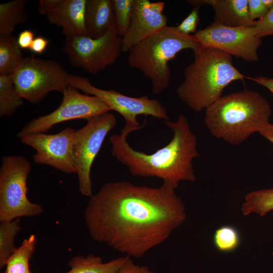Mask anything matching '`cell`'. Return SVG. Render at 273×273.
I'll return each mask as SVG.
<instances>
[{"label": "cell", "instance_id": "obj_1", "mask_svg": "<svg viewBox=\"0 0 273 273\" xmlns=\"http://www.w3.org/2000/svg\"><path fill=\"white\" fill-rule=\"evenodd\" d=\"M84 219L94 241L140 258L167 241L186 219L175 190L109 181L89 197Z\"/></svg>", "mask_w": 273, "mask_h": 273}, {"label": "cell", "instance_id": "obj_2", "mask_svg": "<svg viewBox=\"0 0 273 273\" xmlns=\"http://www.w3.org/2000/svg\"><path fill=\"white\" fill-rule=\"evenodd\" d=\"M164 123L172 131L173 137L166 146L152 154L130 147L127 137L137 130L132 127L124 125L120 133L111 135L109 141L112 156L127 166L132 175L159 178L175 190L181 181L194 183L196 180L192 161L199 156L197 137L183 115L175 122L164 120Z\"/></svg>", "mask_w": 273, "mask_h": 273}, {"label": "cell", "instance_id": "obj_3", "mask_svg": "<svg viewBox=\"0 0 273 273\" xmlns=\"http://www.w3.org/2000/svg\"><path fill=\"white\" fill-rule=\"evenodd\" d=\"M271 114L266 99L246 89L222 96L205 110L204 122L214 137L239 145L269 123Z\"/></svg>", "mask_w": 273, "mask_h": 273}, {"label": "cell", "instance_id": "obj_4", "mask_svg": "<svg viewBox=\"0 0 273 273\" xmlns=\"http://www.w3.org/2000/svg\"><path fill=\"white\" fill-rule=\"evenodd\" d=\"M194 56L176 93L188 107L200 112L219 99L230 83L246 76L234 67L232 56L220 50L202 46Z\"/></svg>", "mask_w": 273, "mask_h": 273}, {"label": "cell", "instance_id": "obj_5", "mask_svg": "<svg viewBox=\"0 0 273 273\" xmlns=\"http://www.w3.org/2000/svg\"><path fill=\"white\" fill-rule=\"evenodd\" d=\"M202 47L194 34L185 35L176 26H167L133 46L127 60L129 66L150 79L152 93L158 95L170 83L169 62L184 50L191 49L194 53Z\"/></svg>", "mask_w": 273, "mask_h": 273}, {"label": "cell", "instance_id": "obj_6", "mask_svg": "<svg viewBox=\"0 0 273 273\" xmlns=\"http://www.w3.org/2000/svg\"><path fill=\"white\" fill-rule=\"evenodd\" d=\"M31 164L22 156L7 155L0 167V221L40 215L42 206L27 197Z\"/></svg>", "mask_w": 273, "mask_h": 273}, {"label": "cell", "instance_id": "obj_7", "mask_svg": "<svg viewBox=\"0 0 273 273\" xmlns=\"http://www.w3.org/2000/svg\"><path fill=\"white\" fill-rule=\"evenodd\" d=\"M69 74L57 62L33 56L23 57L10 74L18 94L32 104L49 93H63L68 86Z\"/></svg>", "mask_w": 273, "mask_h": 273}, {"label": "cell", "instance_id": "obj_8", "mask_svg": "<svg viewBox=\"0 0 273 273\" xmlns=\"http://www.w3.org/2000/svg\"><path fill=\"white\" fill-rule=\"evenodd\" d=\"M117 124L115 116L109 112L95 115L76 130L73 145V156L79 190L84 196L93 194L90 172L93 163L108 133Z\"/></svg>", "mask_w": 273, "mask_h": 273}, {"label": "cell", "instance_id": "obj_9", "mask_svg": "<svg viewBox=\"0 0 273 273\" xmlns=\"http://www.w3.org/2000/svg\"><path fill=\"white\" fill-rule=\"evenodd\" d=\"M65 38L63 51L70 64L92 74L115 64L122 52V38L118 35L114 25L97 38L87 35Z\"/></svg>", "mask_w": 273, "mask_h": 273}, {"label": "cell", "instance_id": "obj_10", "mask_svg": "<svg viewBox=\"0 0 273 273\" xmlns=\"http://www.w3.org/2000/svg\"><path fill=\"white\" fill-rule=\"evenodd\" d=\"M68 84L70 86L99 98L107 104L111 110L116 111L123 117L125 125L137 130L145 125L144 123L141 125L138 121L136 117L140 115L169 120L166 108L157 100L150 99L147 96L133 98L113 89L99 88L94 86L87 78L76 75H69Z\"/></svg>", "mask_w": 273, "mask_h": 273}, {"label": "cell", "instance_id": "obj_11", "mask_svg": "<svg viewBox=\"0 0 273 273\" xmlns=\"http://www.w3.org/2000/svg\"><path fill=\"white\" fill-rule=\"evenodd\" d=\"M62 94V102L55 110L30 121L18 133L17 137L19 138L31 133H45L61 122L77 119L87 120L95 115L111 110L99 98L83 95L77 89L70 86L67 87Z\"/></svg>", "mask_w": 273, "mask_h": 273}, {"label": "cell", "instance_id": "obj_12", "mask_svg": "<svg viewBox=\"0 0 273 273\" xmlns=\"http://www.w3.org/2000/svg\"><path fill=\"white\" fill-rule=\"evenodd\" d=\"M203 47L223 51L247 62L259 59L257 51L262 44L254 26L231 27L212 22L194 34Z\"/></svg>", "mask_w": 273, "mask_h": 273}, {"label": "cell", "instance_id": "obj_13", "mask_svg": "<svg viewBox=\"0 0 273 273\" xmlns=\"http://www.w3.org/2000/svg\"><path fill=\"white\" fill-rule=\"evenodd\" d=\"M76 130L66 127L53 134L35 133L24 135L21 142L33 148L35 163L50 166L65 173H76L73 156V145Z\"/></svg>", "mask_w": 273, "mask_h": 273}, {"label": "cell", "instance_id": "obj_14", "mask_svg": "<svg viewBox=\"0 0 273 273\" xmlns=\"http://www.w3.org/2000/svg\"><path fill=\"white\" fill-rule=\"evenodd\" d=\"M164 6L162 2L133 0L130 25L122 37V52L128 53L133 46L167 26Z\"/></svg>", "mask_w": 273, "mask_h": 273}, {"label": "cell", "instance_id": "obj_15", "mask_svg": "<svg viewBox=\"0 0 273 273\" xmlns=\"http://www.w3.org/2000/svg\"><path fill=\"white\" fill-rule=\"evenodd\" d=\"M87 0H40L38 12L62 28L65 37L87 35L85 13Z\"/></svg>", "mask_w": 273, "mask_h": 273}, {"label": "cell", "instance_id": "obj_16", "mask_svg": "<svg viewBox=\"0 0 273 273\" xmlns=\"http://www.w3.org/2000/svg\"><path fill=\"white\" fill-rule=\"evenodd\" d=\"M190 5L199 7L208 5L214 12V23L231 27L254 26L249 15L248 0H189Z\"/></svg>", "mask_w": 273, "mask_h": 273}, {"label": "cell", "instance_id": "obj_17", "mask_svg": "<svg viewBox=\"0 0 273 273\" xmlns=\"http://www.w3.org/2000/svg\"><path fill=\"white\" fill-rule=\"evenodd\" d=\"M86 34L97 38L114 25L112 0H87L85 13Z\"/></svg>", "mask_w": 273, "mask_h": 273}, {"label": "cell", "instance_id": "obj_18", "mask_svg": "<svg viewBox=\"0 0 273 273\" xmlns=\"http://www.w3.org/2000/svg\"><path fill=\"white\" fill-rule=\"evenodd\" d=\"M128 256L120 257L104 262L102 257L89 254L78 255L68 262L70 269L66 273H115L124 264Z\"/></svg>", "mask_w": 273, "mask_h": 273}, {"label": "cell", "instance_id": "obj_19", "mask_svg": "<svg viewBox=\"0 0 273 273\" xmlns=\"http://www.w3.org/2000/svg\"><path fill=\"white\" fill-rule=\"evenodd\" d=\"M26 0H15L0 4V36L12 35L16 27L26 22Z\"/></svg>", "mask_w": 273, "mask_h": 273}, {"label": "cell", "instance_id": "obj_20", "mask_svg": "<svg viewBox=\"0 0 273 273\" xmlns=\"http://www.w3.org/2000/svg\"><path fill=\"white\" fill-rule=\"evenodd\" d=\"M37 239L32 234L24 240L21 245L8 258L3 273H28L29 261L35 250Z\"/></svg>", "mask_w": 273, "mask_h": 273}, {"label": "cell", "instance_id": "obj_21", "mask_svg": "<svg viewBox=\"0 0 273 273\" xmlns=\"http://www.w3.org/2000/svg\"><path fill=\"white\" fill-rule=\"evenodd\" d=\"M10 75L0 74V116H12L23 104Z\"/></svg>", "mask_w": 273, "mask_h": 273}, {"label": "cell", "instance_id": "obj_22", "mask_svg": "<svg viewBox=\"0 0 273 273\" xmlns=\"http://www.w3.org/2000/svg\"><path fill=\"white\" fill-rule=\"evenodd\" d=\"M273 210V188L257 190L248 193L241 210L244 215L255 213L261 216Z\"/></svg>", "mask_w": 273, "mask_h": 273}, {"label": "cell", "instance_id": "obj_23", "mask_svg": "<svg viewBox=\"0 0 273 273\" xmlns=\"http://www.w3.org/2000/svg\"><path fill=\"white\" fill-rule=\"evenodd\" d=\"M21 49L15 37L0 36V74H11L23 57Z\"/></svg>", "mask_w": 273, "mask_h": 273}, {"label": "cell", "instance_id": "obj_24", "mask_svg": "<svg viewBox=\"0 0 273 273\" xmlns=\"http://www.w3.org/2000/svg\"><path fill=\"white\" fill-rule=\"evenodd\" d=\"M20 218L11 221H1L0 224V268L5 266L10 256L15 251L16 236L20 231Z\"/></svg>", "mask_w": 273, "mask_h": 273}, {"label": "cell", "instance_id": "obj_25", "mask_svg": "<svg viewBox=\"0 0 273 273\" xmlns=\"http://www.w3.org/2000/svg\"><path fill=\"white\" fill-rule=\"evenodd\" d=\"M241 243L239 231L232 225L218 228L213 235V244L220 252L229 253L236 250Z\"/></svg>", "mask_w": 273, "mask_h": 273}, {"label": "cell", "instance_id": "obj_26", "mask_svg": "<svg viewBox=\"0 0 273 273\" xmlns=\"http://www.w3.org/2000/svg\"><path fill=\"white\" fill-rule=\"evenodd\" d=\"M112 3L115 28L122 37L130 25L133 0H112Z\"/></svg>", "mask_w": 273, "mask_h": 273}, {"label": "cell", "instance_id": "obj_27", "mask_svg": "<svg viewBox=\"0 0 273 273\" xmlns=\"http://www.w3.org/2000/svg\"><path fill=\"white\" fill-rule=\"evenodd\" d=\"M199 7H195L188 16L176 26L180 33L185 35H190L191 33L196 31L199 21Z\"/></svg>", "mask_w": 273, "mask_h": 273}, {"label": "cell", "instance_id": "obj_28", "mask_svg": "<svg viewBox=\"0 0 273 273\" xmlns=\"http://www.w3.org/2000/svg\"><path fill=\"white\" fill-rule=\"evenodd\" d=\"M254 29L256 35L260 38L273 35V9L265 17L256 21Z\"/></svg>", "mask_w": 273, "mask_h": 273}, {"label": "cell", "instance_id": "obj_29", "mask_svg": "<svg viewBox=\"0 0 273 273\" xmlns=\"http://www.w3.org/2000/svg\"><path fill=\"white\" fill-rule=\"evenodd\" d=\"M248 8L249 17L253 21L263 18L269 11L261 0H248Z\"/></svg>", "mask_w": 273, "mask_h": 273}, {"label": "cell", "instance_id": "obj_30", "mask_svg": "<svg viewBox=\"0 0 273 273\" xmlns=\"http://www.w3.org/2000/svg\"><path fill=\"white\" fill-rule=\"evenodd\" d=\"M115 273H156L146 265H136L128 256L124 264Z\"/></svg>", "mask_w": 273, "mask_h": 273}, {"label": "cell", "instance_id": "obj_31", "mask_svg": "<svg viewBox=\"0 0 273 273\" xmlns=\"http://www.w3.org/2000/svg\"><path fill=\"white\" fill-rule=\"evenodd\" d=\"M34 38L33 31L25 29L19 34L17 39L19 46L21 49H29Z\"/></svg>", "mask_w": 273, "mask_h": 273}, {"label": "cell", "instance_id": "obj_32", "mask_svg": "<svg viewBox=\"0 0 273 273\" xmlns=\"http://www.w3.org/2000/svg\"><path fill=\"white\" fill-rule=\"evenodd\" d=\"M50 41L43 36L34 38L29 50L35 54H42L46 50Z\"/></svg>", "mask_w": 273, "mask_h": 273}, {"label": "cell", "instance_id": "obj_33", "mask_svg": "<svg viewBox=\"0 0 273 273\" xmlns=\"http://www.w3.org/2000/svg\"><path fill=\"white\" fill-rule=\"evenodd\" d=\"M248 78L266 87L273 94V78L262 76Z\"/></svg>", "mask_w": 273, "mask_h": 273}, {"label": "cell", "instance_id": "obj_34", "mask_svg": "<svg viewBox=\"0 0 273 273\" xmlns=\"http://www.w3.org/2000/svg\"><path fill=\"white\" fill-rule=\"evenodd\" d=\"M259 133L273 145V124L268 123L259 132Z\"/></svg>", "mask_w": 273, "mask_h": 273}, {"label": "cell", "instance_id": "obj_35", "mask_svg": "<svg viewBox=\"0 0 273 273\" xmlns=\"http://www.w3.org/2000/svg\"><path fill=\"white\" fill-rule=\"evenodd\" d=\"M266 8L270 11L273 9V0H261Z\"/></svg>", "mask_w": 273, "mask_h": 273}, {"label": "cell", "instance_id": "obj_36", "mask_svg": "<svg viewBox=\"0 0 273 273\" xmlns=\"http://www.w3.org/2000/svg\"><path fill=\"white\" fill-rule=\"evenodd\" d=\"M28 273H31V271H30V272H28Z\"/></svg>", "mask_w": 273, "mask_h": 273}]
</instances>
